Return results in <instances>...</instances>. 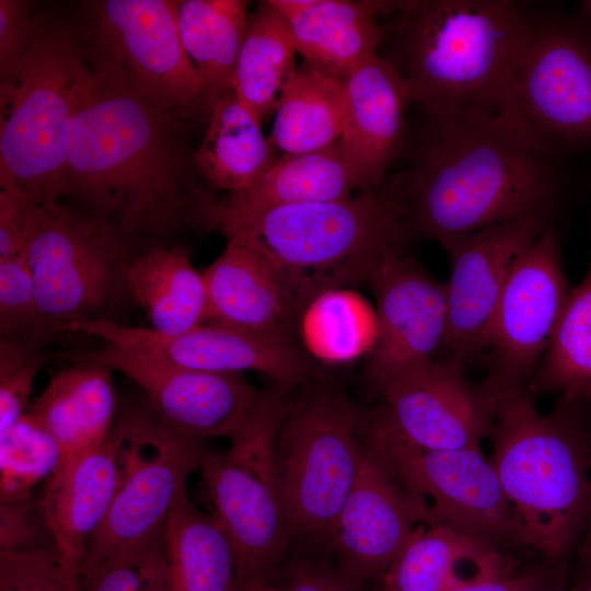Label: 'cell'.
Returning <instances> with one entry per match:
<instances>
[{"label":"cell","instance_id":"6da1fadb","mask_svg":"<svg viewBox=\"0 0 591 591\" xmlns=\"http://www.w3.org/2000/svg\"><path fill=\"white\" fill-rule=\"evenodd\" d=\"M187 119L88 62L69 129L68 197L136 242L201 229L216 197L195 165Z\"/></svg>","mask_w":591,"mask_h":591},{"label":"cell","instance_id":"7a4b0ae2","mask_svg":"<svg viewBox=\"0 0 591 591\" xmlns=\"http://www.w3.org/2000/svg\"><path fill=\"white\" fill-rule=\"evenodd\" d=\"M403 171L409 241L442 246L533 209L559 208L556 159L529 146L495 115H426Z\"/></svg>","mask_w":591,"mask_h":591},{"label":"cell","instance_id":"3957f363","mask_svg":"<svg viewBox=\"0 0 591 591\" xmlns=\"http://www.w3.org/2000/svg\"><path fill=\"white\" fill-rule=\"evenodd\" d=\"M406 175L339 200L235 212L209 206L202 230L254 250L281 285L299 320L324 292L369 283L383 262L409 241Z\"/></svg>","mask_w":591,"mask_h":591},{"label":"cell","instance_id":"277c9868","mask_svg":"<svg viewBox=\"0 0 591 591\" xmlns=\"http://www.w3.org/2000/svg\"><path fill=\"white\" fill-rule=\"evenodd\" d=\"M494 392L488 459L512 510L518 546L564 561L589 518L591 397L560 396L541 413L526 389Z\"/></svg>","mask_w":591,"mask_h":591},{"label":"cell","instance_id":"5b68a950","mask_svg":"<svg viewBox=\"0 0 591 591\" xmlns=\"http://www.w3.org/2000/svg\"><path fill=\"white\" fill-rule=\"evenodd\" d=\"M387 60L426 115H496L533 30L507 0L395 1ZM383 39V40H384Z\"/></svg>","mask_w":591,"mask_h":591},{"label":"cell","instance_id":"8992f818","mask_svg":"<svg viewBox=\"0 0 591 591\" xmlns=\"http://www.w3.org/2000/svg\"><path fill=\"white\" fill-rule=\"evenodd\" d=\"M86 70L81 26L45 12L0 63V178L31 204L68 196L69 129Z\"/></svg>","mask_w":591,"mask_h":591},{"label":"cell","instance_id":"52a82bcc","mask_svg":"<svg viewBox=\"0 0 591 591\" xmlns=\"http://www.w3.org/2000/svg\"><path fill=\"white\" fill-rule=\"evenodd\" d=\"M141 250L106 219L60 200L26 207V255L37 325L49 340L74 324L113 321L129 297L126 270Z\"/></svg>","mask_w":591,"mask_h":591},{"label":"cell","instance_id":"ba28073f","mask_svg":"<svg viewBox=\"0 0 591 591\" xmlns=\"http://www.w3.org/2000/svg\"><path fill=\"white\" fill-rule=\"evenodd\" d=\"M356 427V409L338 387L311 390L288 407L275 448V475L290 536L333 535L359 468Z\"/></svg>","mask_w":591,"mask_h":591},{"label":"cell","instance_id":"9c48e42d","mask_svg":"<svg viewBox=\"0 0 591 591\" xmlns=\"http://www.w3.org/2000/svg\"><path fill=\"white\" fill-rule=\"evenodd\" d=\"M289 405L271 392L251 424L223 453L206 452L199 471L213 514L236 558V586L268 580L290 533L275 475V448Z\"/></svg>","mask_w":591,"mask_h":591},{"label":"cell","instance_id":"30bf717a","mask_svg":"<svg viewBox=\"0 0 591 591\" xmlns=\"http://www.w3.org/2000/svg\"><path fill=\"white\" fill-rule=\"evenodd\" d=\"M176 10L174 0L85 1L83 55L90 65L189 118L205 113V88L183 47Z\"/></svg>","mask_w":591,"mask_h":591},{"label":"cell","instance_id":"8fae6325","mask_svg":"<svg viewBox=\"0 0 591 591\" xmlns=\"http://www.w3.org/2000/svg\"><path fill=\"white\" fill-rule=\"evenodd\" d=\"M495 116L555 159L591 141V47L564 25L533 23Z\"/></svg>","mask_w":591,"mask_h":591},{"label":"cell","instance_id":"7c38bea8","mask_svg":"<svg viewBox=\"0 0 591 591\" xmlns=\"http://www.w3.org/2000/svg\"><path fill=\"white\" fill-rule=\"evenodd\" d=\"M70 362L90 360L117 371L146 393L159 425L171 436L199 444L211 438L239 436L266 404L270 392L243 374L190 369L151 350L104 343L86 351H62Z\"/></svg>","mask_w":591,"mask_h":591},{"label":"cell","instance_id":"4fadbf2b","mask_svg":"<svg viewBox=\"0 0 591 591\" xmlns=\"http://www.w3.org/2000/svg\"><path fill=\"white\" fill-rule=\"evenodd\" d=\"M361 426L364 442L404 488L427 506L430 524H448L503 553L518 545L512 510L480 448L420 449L363 419Z\"/></svg>","mask_w":591,"mask_h":591},{"label":"cell","instance_id":"5bb4252c","mask_svg":"<svg viewBox=\"0 0 591 591\" xmlns=\"http://www.w3.org/2000/svg\"><path fill=\"white\" fill-rule=\"evenodd\" d=\"M569 291L551 227L513 264L488 323L484 380L494 391L528 390Z\"/></svg>","mask_w":591,"mask_h":591},{"label":"cell","instance_id":"9a60e30c","mask_svg":"<svg viewBox=\"0 0 591 591\" xmlns=\"http://www.w3.org/2000/svg\"><path fill=\"white\" fill-rule=\"evenodd\" d=\"M206 452L171 436L155 418L127 417L119 485L88 544L81 573L163 528Z\"/></svg>","mask_w":591,"mask_h":591},{"label":"cell","instance_id":"2e32d148","mask_svg":"<svg viewBox=\"0 0 591 591\" xmlns=\"http://www.w3.org/2000/svg\"><path fill=\"white\" fill-rule=\"evenodd\" d=\"M364 421L420 449L480 448L494 425L496 394L459 359L433 360L389 384Z\"/></svg>","mask_w":591,"mask_h":591},{"label":"cell","instance_id":"e0dca14e","mask_svg":"<svg viewBox=\"0 0 591 591\" xmlns=\"http://www.w3.org/2000/svg\"><path fill=\"white\" fill-rule=\"evenodd\" d=\"M557 212V207L533 209L442 245L450 258L443 347L466 368L483 363L487 326L508 275L518 257L554 227Z\"/></svg>","mask_w":591,"mask_h":591},{"label":"cell","instance_id":"ac0fdd59","mask_svg":"<svg viewBox=\"0 0 591 591\" xmlns=\"http://www.w3.org/2000/svg\"><path fill=\"white\" fill-rule=\"evenodd\" d=\"M378 336L364 369L380 395L392 382L432 362L447 335L445 283L404 252L390 255L370 280Z\"/></svg>","mask_w":591,"mask_h":591},{"label":"cell","instance_id":"d6986e66","mask_svg":"<svg viewBox=\"0 0 591 591\" xmlns=\"http://www.w3.org/2000/svg\"><path fill=\"white\" fill-rule=\"evenodd\" d=\"M67 332L144 348L190 369L234 374L259 372L282 389L303 384L313 373L309 358L296 340L219 323L205 322L175 336L113 321L79 323L69 326Z\"/></svg>","mask_w":591,"mask_h":591},{"label":"cell","instance_id":"ffe728a7","mask_svg":"<svg viewBox=\"0 0 591 591\" xmlns=\"http://www.w3.org/2000/svg\"><path fill=\"white\" fill-rule=\"evenodd\" d=\"M430 524L427 506L398 482L378 452L364 441L354 485L329 542L351 582L382 579L413 530Z\"/></svg>","mask_w":591,"mask_h":591},{"label":"cell","instance_id":"44dd1931","mask_svg":"<svg viewBox=\"0 0 591 591\" xmlns=\"http://www.w3.org/2000/svg\"><path fill=\"white\" fill-rule=\"evenodd\" d=\"M409 89L399 72L380 55L346 81V116L337 142L359 190L382 184L407 142Z\"/></svg>","mask_w":591,"mask_h":591},{"label":"cell","instance_id":"7402d4cb","mask_svg":"<svg viewBox=\"0 0 591 591\" xmlns=\"http://www.w3.org/2000/svg\"><path fill=\"white\" fill-rule=\"evenodd\" d=\"M126 434L125 417L101 443L62 460L38 502L55 548L80 568L118 488Z\"/></svg>","mask_w":591,"mask_h":591},{"label":"cell","instance_id":"603a6c76","mask_svg":"<svg viewBox=\"0 0 591 591\" xmlns=\"http://www.w3.org/2000/svg\"><path fill=\"white\" fill-rule=\"evenodd\" d=\"M287 20L297 54L309 68L346 82L378 56L384 30L376 16L394 1L268 0Z\"/></svg>","mask_w":591,"mask_h":591},{"label":"cell","instance_id":"cb8c5ba5","mask_svg":"<svg viewBox=\"0 0 591 591\" xmlns=\"http://www.w3.org/2000/svg\"><path fill=\"white\" fill-rule=\"evenodd\" d=\"M207 321L296 340L298 321L274 273L245 243L227 239L202 271Z\"/></svg>","mask_w":591,"mask_h":591},{"label":"cell","instance_id":"d4e9b609","mask_svg":"<svg viewBox=\"0 0 591 591\" xmlns=\"http://www.w3.org/2000/svg\"><path fill=\"white\" fill-rule=\"evenodd\" d=\"M514 571L506 553L443 523L417 525L382 577V591H453Z\"/></svg>","mask_w":591,"mask_h":591},{"label":"cell","instance_id":"484cf974","mask_svg":"<svg viewBox=\"0 0 591 591\" xmlns=\"http://www.w3.org/2000/svg\"><path fill=\"white\" fill-rule=\"evenodd\" d=\"M69 363L27 410L55 439L61 461L101 443L112 431L116 413L114 371L90 360Z\"/></svg>","mask_w":591,"mask_h":591},{"label":"cell","instance_id":"4316f807","mask_svg":"<svg viewBox=\"0 0 591 591\" xmlns=\"http://www.w3.org/2000/svg\"><path fill=\"white\" fill-rule=\"evenodd\" d=\"M126 282L130 299L159 334L179 335L207 321L204 277L181 244H152L139 251L127 267Z\"/></svg>","mask_w":591,"mask_h":591},{"label":"cell","instance_id":"83f0119b","mask_svg":"<svg viewBox=\"0 0 591 591\" xmlns=\"http://www.w3.org/2000/svg\"><path fill=\"white\" fill-rule=\"evenodd\" d=\"M207 129L195 165L210 192L239 193L254 184L278 159L260 121L231 90L207 106Z\"/></svg>","mask_w":591,"mask_h":591},{"label":"cell","instance_id":"f1b7e54d","mask_svg":"<svg viewBox=\"0 0 591 591\" xmlns=\"http://www.w3.org/2000/svg\"><path fill=\"white\" fill-rule=\"evenodd\" d=\"M166 591H234L236 558L213 513L199 510L183 490L164 526Z\"/></svg>","mask_w":591,"mask_h":591},{"label":"cell","instance_id":"f546056e","mask_svg":"<svg viewBox=\"0 0 591 591\" xmlns=\"http://www.w3.org/2000/svg\"><path fill=\"white\" fill-rule=\"evenodd\" d=\"M359 189L338 144L278 159L250 187L218 199L221 208L258 211L282 206L345 199Z\"/></svg>","mask_w":591,"mask_h":591},{"label":"cell","instance_id":"4dcf8cb0","mask_svg":"<svg viewBox=\"0 0 591 591\" xmlns=\"http://www.w3.org/2000/svg\"><path fill=\"white\" fill-rule=\"evenodd\" d=\"M345 116L346 82L304 65L281 92L269 140L283 155L324 150L339 141Z\"/></svg>","mask_w":591,"mask_h":591},{"label":"cell","instance_id":"1f68e13d","mask_svg":"<svg viewBox=\"0 0 591 591\" xmlns=\"http://www.w3.org/2000/svg\"><path fill=\"white\" fill-rule=\"evenodd\" d=\"M248 2L181 0L176 21L183 47L205 88L206 107L233 90V77L245 36Z\"/></svg>","mask_w":591,"mask_h":591},{"label":"cell","instance_id":"d6a6232c","mask_svg":"<svg viewBox=\"0 0 591 591\" xmlns=\"http://www.w3.org/2000/svg\"><path fill=\"white\" fill-rule=\"evenodd\" d=\"M296 48L285 16L263 1L248 16L233 77L239 100L262 123L275 112L297 67Z\"/></svg>","mask_w":591,"mask_h":591},{"label":"cell","instance_id":"836d02e7","mask_svg":"<svg viewBox=\"0 0 591 591\" xmlns=\"http://www.w3.org/2000/svg\"><path fill=\"white\" fill-rule=\"evenodd\" d=\"M528 391L534 398L546 393L591 397V260L582 281L569 291Z\"/></svg>","mask_w":591,"mask_h":591},{"label":"cell","instance_id":"e575fe53","mask_svg":"<svg viewBox=\"0 0 591 591\" xmlns=\"http://www.w3.org/2000/svg\"><path fill=\"white\" fill-rule=\"evenodd\" d=\"M298 326L311 354L328 363L370 354L378 336L375 311L347 288L315 298L301 313Z\"/></svg>","mask_w":591,"mask_h":591},{"label":"cell","instance_id":"d590c367","mask_svg":"<svg viewBox=\"0 0 591 591\" xmlns=\"http://www.w3.org/2000/svg\"><path fill=\"white\" fill-rule=\"evenodd\" d=\"M61 461L55 439L25 413L0 432V502L32 497L34 487L48 478Z\"/></svg>","mask_w":591,"mask_h":591},{"label":"cell","instance_id":"8d00e7d4","mask_svg":"<svg viewBox=\"0 0 591 591\" xmlns=\"http://www.w3.org/2000/svg\"><path fill=\"white\" fill-rule=\"evenodd\" d=\"M164 526L83 571L82 591H166Z\"/></svg>","mask_w":591,"mask_h":591},{"label":"cell","instance_id":"74e56055","mask_svg":"<svg viewBox=\"0 0 591 591\" xmlns=\"http://www.w3.org/2000/svg\"><path fill=\"white\" fill-rule=\"evenodd\" d=\"M49 341L34 333L0 339V432L27 413L33 384L46 359Z\"/></svg>","mask_w":591,"mask_h":591},{"label":"cell","instance_id":"f35d334b","mask_svg":"<svg viewBox=\"0 0 591 591\" xmlns=\"http://www.w3.org/2000/svg\"><path fill=\"white\" fill-rule=\"evenodd\" d=\"M0 591H82L81 568L55 547L0 551Z\"/></svg>","mask_w":591,"mask_h":591},{"label":"cell","instance_id":"ab89813d","mask_svg":"<svg viewBox=\"0 0 591 591\" xmlns=\"http://www.w3.org/2000/svg\"><path fill=\"white\" fill-rule=\"evenodd\" d=\"M36 325V290L26 253L0 258V339L30 335Z\"/></svg>","mask_w":591,"mask_h":591},{"label":"cell","instance_id":"60d3db41","mask_svg":"<svg viewBox=\"0 0 591 591\" xmlns=\"http://www.w3.org/2000/svg\"><path fill=\"white\" fill-rule=\"evenodd\" d=\"M31 498L0 502L1 552L53 547L42 543L44 537H50V534L44 522L39 505L35 509L31 503Z\"/></svg>","mask_w":591,"mask_h":591},{"label":"cell","instance_id":"b9f144b4","mask_svg":"<svg viewBox=\"0 0 591 591\" xmlns=\"http://www.w3.org/2000/svg\"><path fill=\"white\" fill-rule=\"evenodd\" d=\"M564 561L546 560L521 571L480 580L453 591H565Z\"/></svg>","mask_w":591,"mask_h":591},{"label":"cell","instance_id":"7bdbcfd3","mask_svg":"<svg viewBox=\"0 0 591 591\" xmlns=\"http://www.w3.org/2000/svg\"><path fill=\"white\" fill-rule=\"evenodd\" d=\"M356 586L339 570L311 560L291 563L280 584L283 591H356Z\"/></svg>","mask_w":591,"mask_h":591},{"label":"cell","instance_id":"ee69618b","mask_svg":"<svg viewBox=\"0 0 591 591\" xmlns=\"http://www.w3.org/2000/svg\"><path fill=\"white\" fill-rule=\"evenodd\" d=\"M34 15L30 1L0 0V63L19 49L30 32Z\"/></svg>","mask_w":591,"mask_h":591},{"label":"cell","instance_id":"f6af8a7d","mask_svg":"<svg viewBox=\"0 0 591 591\" xmlns=\"http://www.w3.org/2000/svg\"><path fill=\"white\" fill-rule=\"evenodd\" d=\"M578 554L582 573L591 578V496L588 523L579 542Z\"/></svg>","mask_w":591,"mask_h":591},{"label":"cell","instance_id":"bcb514c9","mask_svg":"<svg viewBox=\"0 0 591 591\" xmlns=\"http://www.w3.org/2000/svg\"><path fill=\"white\" fill-rule=\"evenodd\" d=\"M234 591H283L280 586H275L266 581L254 582L244 587H237Z\"/></svg>","mask_w":591,"mask_h":591},{"label":"cell","instance_id":"7dc6e473","mask_svg":"<svg viewBox=\"0 0 591 591\" xmlns=\"http://www.w3.org/2000/svg\"><path fill=\"white\" fill-rule=\"evenodd\" d=\"M570 591H591V578L586 580L582 584H580L578 588H575Z\"/></svg>","mask_w":591,"mask_h":591},{"label":"cell","instance_id":"c3c4849f","mask_svg":"<svg viewBox=\"0 0 591 591\" xmlns=\"http://www.w3.org/2000/svg\"><path fill=\"white\" fill-rule=\"evenodd\" d=\"M584 4H586V8L588 9L589 13L591 14V1H587Z\"/></svg>","mask_w":591,"mask_h":591}]
</instances>
